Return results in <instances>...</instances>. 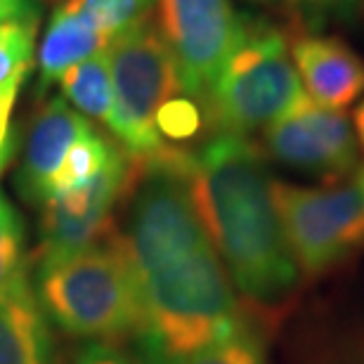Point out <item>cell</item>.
Masks as SVG:
<instances>
[{
	"label": "cell",
	"mask_w": 364,
	"mask_h": 364,
	"mask_svg": "<svg viewBox=\"0 0 364 364\" xmlns=\"http://www.w3.org/2000/svg\"><path fill=\"white\" fill-rule=\"evenodd\" d=\"M192 151L137 161L119 232L142 301V364H168L242 331L228 270L196 210Z\"/></svg>",
	"instance_id": "1"
},
{
	"label": "cell",
	"mask_w": 364,
	"mask_h": 364,
	"mask_svg": "<svg viewBox=\"0 0 364 364\" xmlns=\"http://www.w3.org/2000/svg\"><path fill=\"white\" fill-rule=\"evenodd\" d=\"M189 185L203 228L239 294L260 312L282 310L301 272L284 239L272 178L258 144L215 133L192 151Z\"/></svg>",
	"instance_id": "2"
},
{
	"label": "cell",
	"mask_w": 364,
	"mask_h": 364,
	"mask_svg": "<svg viewBox=\"0 0 364 364\" xmlns=\"http://www.w3.org/2000/svg\"><path fill=\"white\" fill-rule=\"evenodd\" d=\"M36 296L46 317L71 336L114 343L142 331L140 289L114 230L74 256L41 263Z\"/></svg>",
	"instance_id": "3"
},
{
	"label": "cell",
	"mask_w": 364,
	"mask_h": 364,
	"mask_svg": "<svg viewBox=\"0 0 364 364\" xmlns=\"http://www.w3.org/2000/svg\"><path fill=\"white\" fill-rule=\"evenodd\" d=\"M308 97L291 62L289 33L246 17L232 55L210 88L203 112L218 133L246 137L265 130Z\"/></svg>",
	"instance_id": "4"
},
{
	"label": "cell",
	"mask_w": 364,
	"mask_h": 364,
	"mask_svg": "<svg viewBox=\"0 0 364 364\" xmlns=\"http://www.w3.org/2000/svg\"><path fill=\"white\" fill-rule=\"evenodd\" d=\"M272 201L298 272L308 279L329 274L364 249V164L336 185L272 180Z\"/></svg>",
	"instance_id": "5"
},
{
	"label": "cell",
	"mask_w": 364,
	"mask_h": 364,
	"mask_svg": "<svg viewBox=\"0 0 364 364\" xmlns=\"http://www.w3.org/2000/svg\"><path fill=\"white\" fill-rule=\"evenodd\" d=\"M107 57L114 88V119L109 130L128 156L137 161L154 159L171 147L159 135L156 116L182 88L151 14L114 36L107 46Z\"/></svg>",
	"instance_id": "6"
},
{
	"label": "cell",
	"mask_w": 364,
	"mask_h": 364,
	"mask_svg": "<svg viewBox=\"0 0 364 364\" xmlns=\"http://www.w3.org/2000/svg\"><path fill=\"white\" fill-rule=\"evenodd\" d=\"M156 31L178 71L182 95L203 107L235 50L244 14L230 0H156Z\"/></svg>",
	"instance_id": "7"
},
{
	"label": "cell",
	"mask_w": 364,
	"mask_h": 364,
	"mask_svg": "<svg viewBox=\"0 0 364 364\" xmlns=\"http://www.w3.org/2000/svg\"><path fill=\"white\" fill-rule=\"evenodd\" d=\"M263 147L274 161L324 185L343 182L360 168L358 137L348 116L308 97L263 130Z\"/></svg>",
	"instance_id": "8"
},
{
	"label": "cell",
	"mask_w": 364,
	"mask_h": 364,
	"mask_svg": "<svg viewBox=\"0 0 364 364\" xmlns=\"http://www.w3.org/2000/svg\"><path fill=\"white\" fill-rule=\"evenodd\" d=\"M135 178V159L119 149L85 185L55 194L43 203L41 263L83 251L112 232V213ZM38 263V265H41Z\"/></svg>",
	"instance_id": "9"
},
{
	"label": "cell",
	"mask_w": 364,
	"mask_h": 364,
	"mask_svg": "<svg viewBox=\"0 0 364 364\" xmlns=\"http://www.w3.org/2000/svg\"><path fill=\"white\" fill-rule=\"evenodd\" d=\"M289 50L308 100L315 105L341 112L364 92V62L346 41L296 31Z\"/></svg>",
	"instance_id": "10"
},
{
	"label": "cell",
	"mask_w": 364,
	"mask_h": 364,
	"mask_svg": "<svg viewBox=\"0 0 364 364\" xmlns=\"http://www.w3.org/2000/svg\"><path fill=\"white\" fill-rule=\"evenodd\" d=\"M90 128V121L64 97L48 100V105L36 116L21 149L17 189L26 201L43 203L48 199L50 180L62 166L67 151Z\"/></svg>",
	"instance_id": "11"
},
{
	"label": "cell",
	"mask_w": 364,
	"mask_h": 364,
	"mask_svg": "<svg viewBox=\"0 0 364 364\" xmlns=\"http://www.w3.org/2000/svg\"><path fill=\"white\" fill-rule=\"evenodd\" d=\"M0 364H53L48 317L28 282L0 294Z\"/></svg>",
	"instance_id": "12"
},
{
	"label": "cell",
	"mask_w": 364,
	"mask_h": 364,
	"mask_svg": "<svg viewBox=\"0 0 364 364\" xmlns=\"http://www.w3.org/2000/svg\"><path fill=\"white\" fill-rule=\"evenodd\" d=\"M109 38L78 14L60 5L50 17V24L43 33L38 48V83L41 90L53 88L62 76L76 64L90 60L92 55L107 50Z\"/></svg>",
	"instance_id": "13"
},
{
	"label": "cell",
	"mask_w": 364,
	"mask_h": 364,
	"mask_svg": "<svg viewBox=\"0 0 364 364\" xmlns=\"http://www.w3.org/2000/svg\"><path fill=\"white\" fill-rule=\"evenodd\" d=\"M60 88L64 100L74 105L78 114L88 116L109 128L114 119V88L107 50L92 55L90 60L76 64L62 76Z\"/></svg>",
	"instance_id": "14"
},
{
	"label": "cell",
	"mask_w": 364,
	"mask_h": 364,
	"mask_svg": "<svg viewBox=\"0 0 364 364\" xmlns=\"http://www.w3.org/2000/svg\"><path fill=\"white\" fill-rule=\"evenodd\" d=\"M116 151H119V147H116L107 135H102L95 128H90L88 133L74 142V147L67 151L62 166L57 168L53 180H50L48 199L55 194L69 192V189H76L85 185V182H90L109 161H112V156Z\"/></svg>",
	"instance_id": "15"
},
{
	"label": "cell",
	"mask_w": 364,
	"mask_h": 364,
	"mask_svg": "<svg viewBox=\"0 0 364 364\" xmlns=\"http://www.w3.org/2000/svg\"><path fill=\"white\" fill-rule=\"evenodd\" d=\"M41 17L14 19L0 24V95H19L33 67L36 31Z\"/></svg>",
	"instance_id": "16"
},
{
	"label": "cell",
	"mask_w": 364,
	"mask_h": 364,
	"mask_svg": "<svg viewBox=\"0 0 364 364\" xmlns=\"http://www.w3.org/2000/svg\"><path fill=\"white\" fill-rule=\"evenodd\" d=\"M62 5L112 41L137 21L147 19L154 12L156 0H64Z\"/></svg>",
	"instance_id": "17"
},
{
	"label": "cell",
	"mask_w": 364,
	"mask_h": 364,
	"mask_svg": "<svg viewBox=\"0 0 364 364\" xmlns=\"http://www.w3.org/2000/svg\"><path fill=\"white\" fill-rule=\"evenodd\" d=\"M24 244V223L12 201L0 194V294L28 282Z\"/></svg>",
	"instance_id": "18"
},
{
	"label": "cell",
	"mask_w": 364,
	"mask_h": 364,
	"mask_svg": "<svg viewBox=\"0 0 364 364\" xmlns=\"http://www.w3.org/2000/svg\"><path fill=\"white\" fill-rule=\"evenodd\" d=\"M206 112L196 100L187 97V95H176L173 100H168L161 107V112L156 116V128L161 140H192L201 133V128L206 126Z\"/></svg>",
	"instance_id": "19"
},
{
	"label": "cell",
	"mask_w": 364,
	"mask_h": 364,
	"mask_svg": "<svg viewBox=\"0 0 364 364\" xmlns=\"http://www.w3.org/2000/svg\"><path fill=\"white\" fill-rule=\"evenodd\" d=\"M168 364H265V360L260 346L253 341V336L244 326L242 331L215 341V343Z\"/></svg>",
	"instance_id": "20"
},
{
	"label": "cell",
	"mask_w": 364,
	"mask_h": 364,
	"mask_svg": "<svg viewBox=\"0 0 364 364\" xmlns=\"http://www.w3.org/2000/svg\"><path fill=\"white\" fill-rule=\"evenodd\" d=\"M358 0H289L298 26L317 28L331 12H343Z\"/></svg>",
	"instance_id": "21"
},
{
	"label": "cell",
	"mask_w": 364,
	"mask_h": 364,
	"mask_svg": "<svg viewBox=\"0 0 364 364\" xmlns=\"http://www.w3.org/2000/svg\"><path fill=\"white\" fill-rule=\"evenodd\" d=\"M74 364H142V362L135 360L128 350H123L121 346L112 343V341H97V343L85 348Z\"/></svg>",
	"instance_id": "22"
},
{
	"label": "cell",
	"mask_w": 364,
	"mask_h": 364,
	"mask_svg": "<svg viewBox=\"0 0 364 364\" xmlns=\"http://www.w3.org/2000/svg\"><path fill=\"white\" fill-rule=\"evenodd\" d=\"M14 100L17 95L5 92L0 95V161H10L14 154V147H17V140L10 133V114L14 107Z\"/></svg>",
	"instance_id": "23"
},
{
	"label": "cell",
	"mask_w": 364,
	"mask_h": 364,
	"mask_svg": "<svg viewBox=\"0 0 364 364\" xmlns=\"http://www.w3.org/2000/svg\"><path fill=\"white\" fill-rule=\"evenodd\" d=\"M28 17H41L38 0H0V24Z\"/></svg>",
	"instance_id": "24"
},
{
	"label": "cell",
	"mask_w": 364,
	"mask_h": 364,
	"mask_svg": "<svg viewBox=\"0 0 364 364\" xmlns=\"http://www.w3.org/2000/svg\"><path fill=\"white\" fill-rule=\"evenodd\" d=\"M353 130H355V137H358V144H362V149H364V100L353 112Z\"/></svg>",
	"instance_id": "25"
},
{
	"label": "cell",
	"mask_w": 364,
	"mask_h": 364,
	"mask_svg": "<svg viewBox=\"0 0 364 364\" xmlns=\"http://www.w3.org/2000/svg\"><path fill=\"white\" fill-rule=\"evenodd\" d=\"M38 3H55V0H38Z\"/></svg>",
	"instance_id": "26"
}]
</instances>
